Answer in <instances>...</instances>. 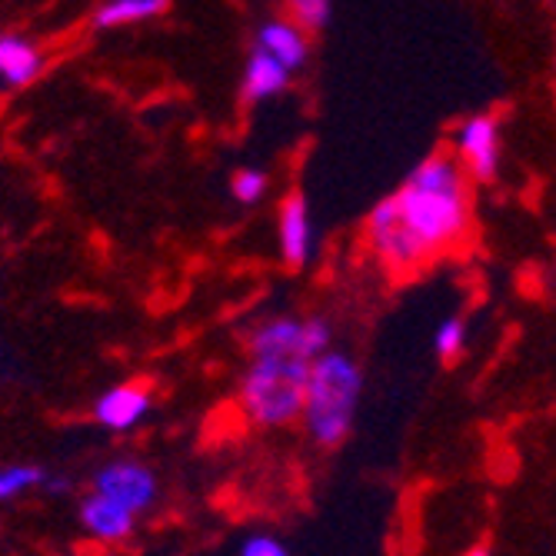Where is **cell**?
Masks as SVG:
<instances>
[{
  "mask_svg": "<svg viewBox=\"0 0 556 556\" xmlns=\"http://www.w3.org/2000/svg\"><path fill=\"white\" fill-rule=\"evenodd\" d=\"M287 17L300 24L307 34H320L330 27L333 0H287Z\"/></svg>",
  "mask_w": 556,
  "mask_h": 556,
  "instance_id": "cell-16",
  "label": "cell"
},
{
  "mask_svg": "<svg viewBox=\"0 0 556 556\" xmlns=\"http://www.w3.org/2000/svg\"><path fill=\"white\" fill-rule=\"evenodd\" d=\"M450 154L473 184H493L503 167V121L493 111L470 114L450 130Z\"/></svg>",
  "mask_w": 556,
  "mask_h": 556,
  "instance_id": "cell-5",
  "label": "cell"
},
{
  "mask_svg": "<svg viewBox=\"0 0 556 556\" xmlns=\"http://www.w3.org/2000/svg\"><path fill=\"white\" fill-rule=\"evenodd\" d=\"M80 523L84 530L100 540V543H124L134 536V527H137V514L121 507L117 500L104 496V493H87L80 500Z\"/></svg>",
  "mask_w": 556,
  "mask_h": 556,
  "instance_id": "cell-11",
  "label": "cell"
},
{
  "mask_svg": "<svg viewBox=\"0 0 556 556\" xmlns=\"http://www.w3.org/2000/svg\"><path fill=\"white\" fill-rule=\"evenodd\" d=\"M43 483H47V473L40 467H34V464H27V467H4V470H0V503H8V500L27 493L34 486H43Z\"/></svg>",
  "mask_w": 556,
  "mask_h": 556,
  "instance_id": "cell-18",
  "label": "cell"
},
{
  "mask_svg": "<svg viewBox=\"0 0 556 556\" xmlns=\"http://www.w3.org/2000/svg\"><path fill=\"white\" fill-rule=\"evenodd\" d=\"M464 556H490V549H486V546H473V549H467Z\"/></svg>",
  "mask_w": 556,
  "mask_h": 556,
  "instance_id": "cell-20",
  "label": "cell"
},
{
  "mask_svg": "<svg viewBox=\"0 0 556 556\" xmlns=\"http://www.w3.org/2000/svg\"><path fill=\"white\" fill-rule=\"evenodd\" d=\"M470 177L450 150L427 154L400 190H393V204L400 224L417 240L427 261L450 254L460 247L473 224V193Z\"/></svg>",
  "mask_w": 556,
  "mask_h": 556,
  "instance_id": "cell-1",
  "label": "cell"
},
{
  "mask_svg": "<svg viewBox=\"0 0 556 556\" xmlns=\"http://www.w3.org/2000/svg\"><path fill=\"white\" fill-rule=\"evenodd\" d=\"M290 77H293L290 67H283L277 58H270L267 50L254 47L247 58V67H243V84H240L243 100L247 104H264V100H270L290 87Z\"/></svg>",
  "mask_w": 556,
  "mask_h": 556,
  "instance_id": "cell-13",
  "label": "cell"
},
{
  "mask_svg": "<svg viewBox=\"0 0 556 556\" xmlns=\"http://www.w3.org/2000/svg\"><path fill=\"white\" fill-rule=\"evenodd\" d=\"M261 50H267L270 58H277L283 67H290L293 74L307 67L311 61V34L300 24H293L290 17H270L261 24L257 30V43Z\"/></svg>",
  "mask_w": 556,
  "mask_h": 556,
  "instance_id": "cell-12",
  "label": "cell"
},
{
  "mask_svg": "<svg viewBox=\"0 0 556 556\" xmlns=\"http://www.w3.org/2000/svg\"><path fill=\"white\" fill-rule=\"evenodd\" d=\"M467 340H470V327H467L464 317H443L440 327L433 330V350H437V357L446 361V364L464 357Z\"/></svg>",
  "mask_w": 556,
  "mask_h": 556,
  "instance_id": "cell-15",
  "label": "cell"
},
{
  "mask_svg": "<svg viewBox=\"0 0 556 556\" xmlns=\"http://www.w3.org/2000/svg\"><path fill=\"white\" fill-rule=\"evenodd\" d=\"M167 11V0H104L93 14L97 30H117L127 24H143L154 21Z\"/></svg>",
  "mask_w": 556,
  "mask_h": 556,
  "instance_id": "cell-14",
  "label": "cell"
},
{
  "mask_svg": "<svg viewBox=\"0 0 556 556\" xmlns=\"http://www.w3.org/2000/svg\"><path fill=\"white\" fill-rule=\"evenodd\" d=\"M364 240L367 250L377 257V264L390 274H417L427 261V254L417 247V240L407 233V227L400 224L396 204H393V193L377 200L370 207L367 220H364Z\"/></svg>",
  "mask_w": 556,
  "mask_h": 556,
  "instance_id": "cell-6",
  "label": "cell"
},
{
  "mask_svg": "<svg viewBox=\"0 0 556 556\" xmlns=\"http://www.w3.org/2000/svg\"><path fill=\"white\" fill-rule=\"evenodd\" d=\"M311 361L300 357H250L240 380V410L264 430L293 427L303 417Z\"/></svg>",
  "mask_w": 556,
  "mask_h": 556,
  "instance_id": "cell-3",
  "label": "cell"
},
{
  "mask_svg": "<svg viewBox=\"0 0 556 556\" xmlns=\"http://www.w3.org/2000/svg\"><path fill=\"white\" fill-rule=\"evenodd\" d=\"M47 71L43 47L24 34H0V90H24Z\"/></svg>",
  "mask_w": 556,
  "mask_h": 556,
  "instance_id": "cell-10",
  "label": "cell"
},
{
  "mask_svg": "<svg viewBox=\"0 0 556 556\" xmlns=\"http://www.w3.org/2000/svg\"><path fill=\"white\" fill-rule=\"evenodd\" d=\"M150 410H154V393L143 383H117L108 393H100L93 403V417L100 427H108L114 433L140 427Z\"/></svg>",
  "mask_w": 556,
  "mask_h": 556,
  "instance_id": "cell-9",
  "label": "cell"
},
{
  "mask_svg": "<svg viewBox=\"0 0 556 556\" xmlns=\"http://www.w3.org/2000/svg\"><path fill=\"white\" fill-rule=\"evenodd\" d=\"M93 490L117 500L121 507L134 510L137 517L154 507L161 496L157 473L140 460H114L108 467H100L93 477Z\"/></svg>",
  "mask_w": 556,
  "mask_h": 556,
  "instance_id": "cell-7",
  "label": "cell"
},
{
  "mask_svg": "<svg viewBox=\"0 0 556 556\" xmlns=\"http://www.w3.org/2000/svg\"><path fill=\"white\" fill-rule=\"evenodd\" d=\"M270 190V174L261 170V167H240L233 177H230V193L237 204H261Z\"/></svg>",
  "mask_w": 556,
  "mask_h": 556,
  "instance_id": "cell-17",
  "label": "cell"
},
{
  "mask_svg": "<svg viewBox=\"0 0 556 556\" xmlns=\"http://www.w3.org/2000/svg\"><path fill=\"white\" fill-rule=\"evenodd\" d=\"M361 396H364L361 364L346 350L337 346L324 350L320 357L311 361L307 393H303L300 420L307 427V437L324 450L340 446L350 437L353 420H357Z\"/></svg>",
  "mask_w": 556,
  "mask_h": 556,
  "instance_id": "cell-2",
  "label": "cell"
},
{
  "mask_svg": "<svg viewBox=\"0 0 556 556\" xmlns=\"http://www.w3.org/2000/svg\"><path fill=\"white\" fill-rule=\"evenodd\" d=\"M333 346V327L327 317H270L247 337L250 357H300L314 361Z\"/></svg>",
  "mask_w": 556,
  "mask_h": 556,
  "instance_id": "cell-4",
  "label": "cell"
},
{
  "mask_svg": "<svg viewBox=\"0 0 556 556\" xmlns=\"http://www.w3.org/2000/svg\"><path fill=\"white\" fill-rule=\"evenodd\" d=\"M277 240H280V257L290 270H303L314 257V217L311 204L300 190H290L277 211Z\"/></svg>",
  "mask_w": 556,
  "mask_h": 556,
  "instance_id": "cell-8",
  "label": "cell"
},
{
  "mask_svg": "<svg viewBox=\"0 0 556 556\" xmlns=\"http://www.w3.org/2000/svg\"><path fill=\"white\" fill-rule=\"evenodd\" d=\"M240 556H290V549L274 533H250L240 546Z\"/></svg>",
  "mask_w": 556,
  "mask_h": 556,
  "instance_id": "cell-19",
  "label": "cell"
}]
</instances>
